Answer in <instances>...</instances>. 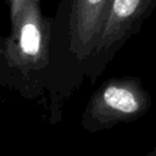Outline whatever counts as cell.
Here are the masks:
<instances>
[{
    "label": "cell",
    "mask_w": 156,
    "mask_h": 156,
    "mask_svg": "<svg viewBox=\"0 0 156 156\" xmlns=\"http://www.w3.org/2000/svg\"><path fill=\"white\" fill-rule=\"evenodd\" d=\"M4 41H5V37L0 35V72H1V60H2V49H4Z\"/></svg>",
    "instance_id": "cell-6"
},
{
    "label": "cell",
    "mask_w": 156,
    "mask_h": 156,
    "mask_svg": "<svg viewBox=\"0 0 156 156\" xmlns=\"http://www.w3.org/2000/svg\"><path fill=\"white\" fill-rule=\"evenodd\" d=\"M150 102V96L141 80L134 76L112 77L91 96L93 115L134 116L140 113Z\"/></svg>",
    "instance_id": "cell-4"
},
{
    "label": "cell",
    "mask_w": 156,
    "mask_h": 156,
    "mask_svg": "<svg viewBox=\"0 0 156 156\" xmlns=\"http://www.w3.org/2000/svg\"><path fill=\"white\" fill-rule=\"evenodd\" d=\"M29 0H9V6H10V20H11V27L16 24L18 21L26 4Z\"/></svg>",
    "instance_id": "cell-5"
},
{
    "label": "cell",
    "mask_w": 156,
    "mask_h": 156,
    "mask_svg": "<svg viewBox=\"0 0 156 156\" xmlns=\"http://www.w3.org/2000/svg\"><path fill=\"white\" fill-rule=\"evenodd\" d=\"M156 0H111L98 44L91 54L87 79L94 84L122 46L138 33L152 13Z\"/></svg>",
    "instance_id": "cell-3"
},
{
    "label": "cell",
    "mask_w": 156,
    "mask_h": 156,
    "mask_svg": "<svg viewBox=\"0 0 156 156\" xmlns=\"http://www.w3.org/2000/svg\"><path fill=\"white\" fill-rule=\"evenodd\" d=\"M111 0H60L51 17L50 63L45 89L54 102L68 98L87 79Z\"/></svg>",
    "instance_id": "cell-1"
},
{
    "label": "cell",
    "mask_w": 156,
    "mask_h": 156,
    "mask_svg": "<svg viewBox=\"0 0 156 156\" xmlns=\"http://www.w3.org/2000/svg\"><path fill=\"white\" fill-rule=\"evenodd\" d=\"M50 38L51 17L41 12L40 0H29L5 37L0 85L11 87L29 98L45 90Z\"/></svg>",
    "instance_id": "cell-2"
}]
</instances>
